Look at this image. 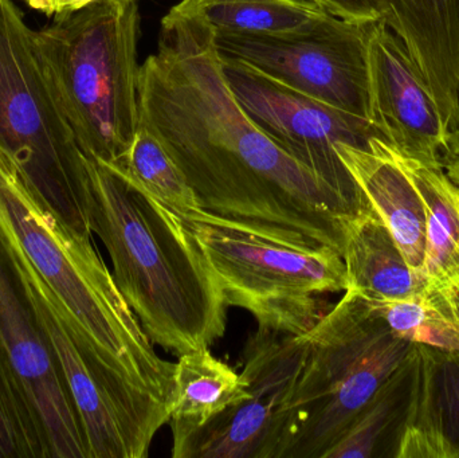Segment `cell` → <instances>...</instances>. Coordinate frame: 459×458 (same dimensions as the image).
<instances>
[{
  "label": "cell",
  "mask_w": 459,
  "mask_h": 458,
  "mask_svg": "<svg viewBox=\"0 0 459 458\" xmlns=\"http://www.w3.org/2000/svg\"><path fill=\"white\" fill-rule=\"evenodd\" d=\"M51 19L34 40L56 101L85 156L115 164L140 124L137 0H102Z\"/></svg>",
  "instance_id": "obj_4"
},
{
  "label": "cell",
  "mask_w": 459,
  "mask_h": 458,
  "mask_svg": "<svg viewBox=\"0 0 459 458\" xmlns=\"http://www.w3.org/2000/svg\"><path fill=\"white\" fill-rule=\"evenodd\" d=\"M22 2L32 10L54 18V16L74 13L86 5L102 2V0H22ZM120 2H136V0H120Z\"/></svg>",
  "instance_id": "obj_25"
},
{
  "label": "cell",
  "mask_w": 459,
  "mask_h": 458,
  "mask_svg": "<svg viewBox=\"0 0 459 458\" xmlns=\"http://www.w3.org/2000/svg\"><path fill=\"white\" fill-rule=\"evenodd\" d=\"M107 167L124 175L180 217H191L202 212L182 169L160 139L143 123L139 124L126 155Z\"/></svg>",
  "instance_id": "obj_21"
},
{
  "label": "cell",
  "mask_w": 459,
  "mask_h": 458,
  "mask_svg": "<svg viewBox=\"0 0 459 458\" xmlns=\"http://www.w3.org/2000/svg\"><path fill=\"white\" fill-rule=\"evenodd\" d=\"M396 458H459V352L414 344Z\"/></svg>",
  "instance_id": "obj_15"
},
{
  "label": "cell",
  "mask_w": 459,
  "mask_h": 458,
  "mask_svg": "<svg viewBox=\"0 0 459 458\" xmlns=\"http://www.w3.org/2000/svg\"><path fill=\"white\" fill-rule=\"evenodd\" d=\"M0 156L50 217L91 241L88 158L48 82L34 30L13 0H0Z\"/></svg>",
  "instance_id": "obj_5"
},
{
  "label": "cell",
  "mask_w": 459,
  "mask_h": 458,
  "mask_svg": "<svg viewBox=\"0 0 459 458\" xmlns=\"http://www.w3.org/2000/svg\"><path fill=\"white\" fill-rule=\"evenodd\" d=\"M395 152L425 207L426 288L441 293L455 292L459 284V187L444 167Z\"/></svg>",
  "instance_id": "obj_18"
},
{
  "label": "cell",
  "mask_w": 459,
  "mask_h": 458,
  "mask_svg": "<svg viewBox=\"0 0 459 458\" xmlns=\"http://www.w3.org/2000/svg\"><path fill=\"white\" fill-rule=\"evenodd\" d=\"M307 335L259 330L243 352L248 395L204 427L177 438L174 458H280L289 406L304 365Z\"/></svg>",
  "instance_id": "obj_10"
},
{
  "label": "cell",
  "mask_w": 459,
  "mask_h": 458,
  "mask_svg": "<svg viewBox=\"0 0 459 458\" xmlns=\"http://www.w3.org/2000/svg\"><path fill=\"white\" fill-rule=\"evenodd\" d=\"M455 293H457V300H458V306H459V284L457 287H455Z\"/></svg>",
  "instance_id": "obj_27"
},
{
  "label": "cell",
  "mask_w": 459,
  "mask_h": 458,
  "mask_svg": "<svg viewBox=\"0 0 459 458\" xmlns=\"http://www.w3.org/2000/svg\"><path fill=\"white\" fill-rule=\"evenodd\" d=\"M139 110L202 212L273 241L342 255L348 222L360 212L253 123L195 0L161 19L158 50L140 67Z\"/></svg>",
  "instance_id": "obj_1"
},
{
  "label": "cell",
  "mask_w": 459,
  "mask_h": 458,
  "mask_svg": "<svg viewBox=\"0 0 459 458\" xmlns=\"http://www.w3.org/2000/svg\"><path fill=\"white\" fill-rule=\"evenodd\" d=\"M337 153L411 271L426 281L425 207L395 150L380 137H371L367 148L340 143Z\"/></svg>",
  "instance_id": "obj_16"
},
{
  "label": "cell",
  "mask_w": 459,
  "mask_h": 458,
  "mask_svg": "<svg viewBox=\"0 0 459 458\" xmlns=\"http://www.w3.org/2000/svg\"><path fill=\"white\" fill-rule=\"evenodd\" d=\"M5 234L18 255L43 330L82 425L89 458L148 457L153 437L169 421L171 408L134 389L101 362L53 290L10 234Z\"/></svg>",
  "instance_id": "obj_8"
},
{
  "label": "cell",
  "mask_w": 459,
  "mask_h": 458,
  "mask_svg": "<svg viewBox=\"0 0 459 458\" xmlns=\"http://www.w3.org/2000/svg\"><path fill=\"white\" fill-rule=\"evenodd\" d=\"M0 458H45L21 392L0 352Z\"/></svg>",
  "instance_id": "obj_23"
},
{
  "label": "cell",
  "mask_w": 459,
  "mask_h": 458,
  "mask_svg": "<svg viewBox=\"0 0 459 458\" xmlns=\"http://www.w3.org/2000/svg\"><path fill=\"white\" fill-rule=\"evenodd\" d=\"M305 335L280 458H325L414 347L353 289Z\"/></svg>",
  "instance_id": "obj_6"
},
{
  "label": "cell",
  "mask_w": 459,
  "mask_h": 458,
  "mask_svg": "<svg viewBox=\"0 0 459 458\" xmlns=\"http://www.w3.org/2000/svg\"><path fill=\"white\" fill-rule=\"evenodd\" d=\"M342 260L348 289L356 290L366 300H404L426 289L425 280L411 271L371 206L348 222Z\"/></svg>",
  "instance_id": "obj_17"
},
{
  "label": "cell",
  "mask_w": 459,
  "mask_h": 458,
  "mask_svg": "<svg viewBox=\"0 0 459 458\" xmlns=\"http://www.w3.org/2000/svg\"><path fill=\"white\" fill-rule=\"evenodd\" d=\"M217 35H283L331 13L310 0H195Z\"/></svg>",
  "instance_id": "obj_20"
},
{
  "label": "cell",
  "mask_w": 459,
  "mask_h": 458,
  "mask_svg": "<svg viewBox=\"0 0 459 458\" xmlns=\"http://www.w3.org/2000/svg\"><path fill=\"white\" fill-rule=\"evenodd\" d=\"M0 352L31 417L45 458H89L82 425L2 225Z\"/></svg>",
  "instance_id": "obj_11"
},
{
  "label": "cell",
  "mask_w": 459,
  "mask_h": 458,
  "mask_svg": "<svg viewBox=\"0 0 459 458\" xmlns=\"http://www.w3.org/2000/svg\"><path fill=\"white\" fill-rule=\"evenodd\" d=\"M444 169L450 179L459 187V129L453 134L449 152L444 159Z\"/></svg>",
  "instance_id": "obj_26"
},
{
  "label": "cell",
  "mask_w": 459,
  "mask_h": 458,
  "mask_svg": "<svg viewBox=\"0 0 459 458\" xmlns=\"http://www.w3.org/2000/svg\"><path fill=\"white\" fill-rule=\"evenodd\" d=\"M228 306L250 312L259 330L305 335L329 311L326 295L348 289L342 255L328 246L273 241L212 217H186Z\"/></svg>",
  "instance_id": "obj_7"
},
{
  "label": "cell",
  "mask_w": 459,
  "mask_h": 458,
  "mask_svg": "<svg viewBox=\"0 0 459 458\" xmlns=\"http://www.w3.org/2000/svg\"><path fill=\"white\" fill-rule=\"evenodd\" d=\"M369 24L329 15L283 35H217L223 58L238 59L307 96L369 121Z\"/></svg>",
  "instance_id": "obj_12"
},
{
  "label": "cell",
  "mask_w": 459,
  "mask_h": 458,
  "mask_svg": "<svg viewBox=\"0 0 459 458\" xmlns=\"http://www.w3.org/2000/svg\"><path fill=\"white\" fill-rule=\"evenodd\" d=\"M248 395L242 374L210 349L180 355L175 365L171 401L172 440L214 419Z\"/></svg>",
  "instance_id": "obj_19"
},
{
  "label": "cell",
  "mask_w": 459,
  "mask_h": 458,
  "mask_svg": "<svg viewBox=\"0 0 459 458\" xmlns=\"http://www.w3.org/2000/svg\"><path fill=\"white\" fill-rule=\"evenodd\" d=\"M0 225L66 309L101 362L171 408L174 363L159 357L91 241L62 228L0 156Z\"/></svg>",
  "instance_id": "obj_3"
},
{
  "label": "cell",
  "mask_w": 459,
  "mask_h": 458,
  "mask_svg": "<svg viewBox=\"0 0 459 458\" xmlns=\"http://www.w3.org/2000/svg\"><path fill=\"white\" fill-rule=\"evenodd\" d=\"M86 167L91 233L150 341L179 357L210 349L225 335L229 306L185 220L115 169L89 158Z\"/></svg>",
  "instance_id": "obj_2"
},
{
  "label": "cell",
  "mask_w": 459,
  "mask_h": 458,
  "mask_svg": "<svg viewBox=\"0 0 459 458\" xmlns=\"http://www.w3.org/2000/svg\"><path fill=\"white\" fill-rule=\"evenodd\" d=\"M222 61L230 86L253 123L281 150L344 196L356 212L368 209L360 188L340 160L337 145L367 148L371 137L383 139L371 121L307 96L246 62L223 56Z\"/></svg>",
  "instance_id": "obj_9"
},
{
  "label": "cell",
  "mask_w": 459,
  "mask_h": 458,
  "mask_svg": "<svg viewBox=\"0 0 459 458\" xmlns=\"http://www.w3.org/2000/svg\"><path fill=\"white\" fill-rule=\"evenodd\" d=\"M382 21L406 46L445 128L459 129V0H379Z\"/></svg>",
  "instance_id": "obj_14"
},
{
  "label": "cell",
  "mask_w": 459,
  "mask_h": 458,
  "mask_svg": "<svg viewBox=\"0 0 459 458\" xmlns=\"http://www.w3.org/2000/svg\"><path fill=\"white\" fill-rule=\"evenodd\" d=\"M369 121L402 156L444 167L453 134L406 46L383 21L367 35Z\"/></svg>",
  "instance_id": "obj_13"
},
{
  "label": "cell",
  "mask_w": 459,
  "mask_h": 458,
  "mask_svg": "<svg viewBox=\"0 0 459 458\" xmlns=\"http://www.w3.org/2000/svg\"><path fill=\"white\" fill-rule=\"evenodd\" d=\"M411 352L403 365L375 393L325 458L382 456L385 438L396 427L401 429L396 422L403 421L406 414L411 382Z\"/></svg>",
  "instance_id": "obj_22"
},
{
  "label": "cell",
  "mask_w": 459,
  "mask_h": 458,
  "mask_svg": "<svg viewBox=\"0 0 459 458\" xmlns=\"http://www.w3.org/2000/svg\"><path fill=\"white\" fill-rule=\"evenodd\" d=\"M332 16L356 24H371L382 21L379 0H310Z\"/></svg>",
  "instance_id": "obj_24"
}]
</instances>
